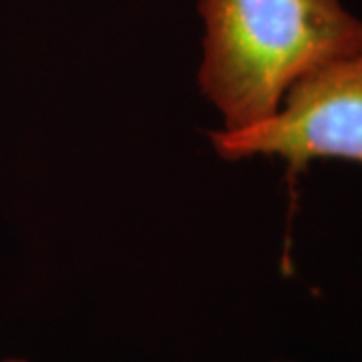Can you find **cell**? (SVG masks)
<instances>
[{
    "instance_id": "cell-1",
    "label": "cell",
    "mask_w": 362,
    "mask_h": 362,
    "mask_svg": "<svg viewBox=\"0 0 362 362\" xmlns=\"http://www.w3.org/2000/svg\"><path fill=\"white\" fill-rule=\"evenodd\" d=\"M199 87L226 129L268 119L296 81L362 49V18L342 0H199Z\"/></svg>"
},
{
    "instance_id": "cell-3",
    "label": "cell",
    "mask_w": 362,
    "mask_h": 362,
    "mask_svg": "<svg viewBox=\"0 0 362 362\" xmlns=\"http://www.w3.org/2000/svg\"><path fill=\"white\" fill-rule=\"evenodd\" d=\"M6 362H25V361H6Z\"/></svg>"
},
{
    "instance_id": "cell-2",
    "label": "cell",
    "mask_w": 362,
    "mask_h": 362,
    "mask_svg": "<svg viewBox=\"0 0 362 362\" xmlns=\"http://www.w3.org/2000/svg\"><path fill=\"white\" fill-rule=\"evenodd\" d=\"M211 143L230 161L252 156L284 159L290 183L316 159L362 165V49L296 81L268 119L216 131Z\"/></svg>"
}]
</instances>
